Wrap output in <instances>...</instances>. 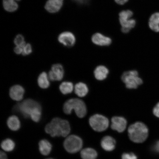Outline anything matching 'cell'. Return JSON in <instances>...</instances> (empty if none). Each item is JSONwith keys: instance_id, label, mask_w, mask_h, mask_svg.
<instances>
[{"instance_id": "22", "label": "cell", "mask_w": 159, "mask_h": 159, "mask_svg": "<svg viewBox=\"0 0 159 159\" xmlns=\"http://www.w3.org/2000/svg\"><path fill=\"white\" fill-rule=\"evenodd\" d=\"M4 9L10 12H13L17 11L19 5L17 2L13 0H3Z\"/></svg>"}, {"instance_id": "32", "label": "cell", "mask_w": 159, "mask_h": 159, "mask_svg": "<svg viewBox=\"0 0 159 159\" xmlns=\"http://www.w3.org/2000/svg\"><path fill=\"white\" fill-rule=\"evenodd\" d=\"M153 112L155 116L159 118V102L154 107Z\"/></svg>"}, {"instance_id": "29", "label": "cell", "mask_w": 159, "mask_h": 159, "mask_svg": "<svg viewBox=\"0 0 159 159\" xmlns=\"http://www.w3.org/2000/svg\"><path fill=\"white\" fill-rule=\"evenodd\" d=\"M122 159H137V156L133 153H125L122 155Z\"/></svg>"}, {"instance_id": "9", "label": "cell", "mask_w": 159, "mask_h": 159, "mask_svg": "<svg viewBox=\"0 0 159 159\" xmlns=\"http://www.w3.org/2000/svg\"><path fill=\"white\" fill-rule=\"evenodd\" d=\"M64 70L62 65L60 64L53 65L49 72V79L52 81H60L64 77Z\"/></svg>"}, {"instance_id": "34", "label": "cell", "mask_w": 159, "mask_h": 159, "mask_svg": "<svg viewBox=\"0 0 159 159\" xmlns=\"http://www.w3.org/2000/svg\"><path fill=\"white\" fill-rule=\"evenodd\" d=\"M128 0H115L117 3L119 5H123L126 3Z\"/></svg>"}, {"instance_id": "37", "label": "cell", "mask_w": 159, "mask_h": 159, "mask_svg": "<svg viewBox=\"0 0 159 159\" xmlns=\"http://www.w3.org/2000/svg\"><path fill=\"white\" fill-rule=\"evenodd\" d=\"M54 159L51 158H48V159Z\"/></svg>"}, {"instance_id": "27", "label": "cell", "mask_w": 159, "mask_h": 159, "mask_svg": "<svg viewBox=\"0 0 159 159\" xmlns=\"http://www.w3.org/2000/svg\"><path fill=\"white\" fill-rule=\"evenodd\" d=\"M16 46H21L26 44L25 41V38L23 35L18 34L16 36L14 41Z\"/></svg>"}, {"instance_id": "6", "label": "cell", "mask_w": 159, "mask_h": 159, "mask_svg": "<svg viewBox=\"0 0 159 159\" xmlns=\"http://www.w3.org/2000/svg\"><path fill=\"white\" fill-rule=\"evenodd\" d=\"M133 15L132 11L130 10L122 11L119 13V21L122 26L121 30L123 33H129L136 25V20L131 19Z\"/></svg>"}, {"instance_id": "15", "label": "cell", "mask_w": 159, "mask_h": 159, "mask_svg": "<svg viewBox=\"0 0 159 159\" xmlns=\"http://www.w3.org/2000/svg\"><path fill=\"white\" fill-rule=\"evenodd\" d=\"M116 142L112 137L106 136L102 139L101 142V146L104 150L111 152L114 150Z\"/></svg>"}, {"instance_id": "2", "label": "cell", "mask_w": 159, "mask_h": 159, "mask_svg": "<svg viewBox=\"0 0 159 159\" xmlns=\"http://www.w3.org/2000/svg\"><path fill=\"white\" fill-rule=\"evenodd\" d=\"M128 131L129 138L134 143L143 142L148 136V129L142 122H137L131 125Z\"/></svg>"}, {"instance_id": "10", "label": "cell", "mask_w": 159, "mask_h": 159, "mask_svg": "<svg viewBox=\"0 0 159 159\" xmlns=\"http://www.w3.org/2000/svg\"><path fill=\"white\" fill-rule=\"evenodd\" d=\"M58 40L61 44L67 47H73L76 41L74 35L68 31L61 33L59 35Z\"/></svg>"}, {"instance_id": "19", "label": "cell", "mask_w": 159, "mask_h": 159, "mask_svg": "<svg viewBox=\"0 0 159 159\" xmlns=\"http://www.w3.org/2000/svg\"><path fill=\"white\" fill-rule=\"evenodd\" d=\"M9 128L11 130L17 131L20 128V122L18 117L13 115L9 117L7 122Z\"/></svg>"}, {"instance_id": "13", "label": "cell", "mask_w": 159, "mask_h": 159, "mask_svg": "<svg viewBox=\"0 0 159 159\" xmlns=\"http://www.w3.org/2000/svg\"><path fill=\"white\" fill-rule=\"evenodd\" d=\"M64 0H48L45 8L48 12L54 13L58 12L62 7Z\"/></svg>"}, {"instance_id": "33", "label": "cell", "mask_w": 159, "mask_h": 159, "mask_svg": "<svg viewBox=\"0 0 159 159\" xmlns=\"http://www.w3.org/2000/svg\"><path fill=\"white\" fill-rule=\"evenodd\" d=\"M73 1L79 4L83 5L88 3L89 0H73Z\"/></svg>"}, {"instance_id": "8", "label": "cell", "mask_w": 159, "mask_h": 159, "mask_svg": "<svg viewBox=\"0 0 159 159\" xmlns=\"http://www.w3.org/2000/svg\"><path fill=\"white\" fill-rule=\"evenodd\" d=\"M89 124L93 130L101 132L108 128L109 120L108 118L102 115L95 114L89 118Z\"/></svg>"}, {"instance_id": "30", "label": "cell", "mask_w": 159, "mask_h": 159, "mask_svg": "<svg viewBox=\"0 0 159 159\" xmlns=\"http://www.w3.org/2000/svg\"><path fill=\"white\" fill-rule=\"evenodd\" d=\"M25 44L16 46L14 48V50L16 54H21V53H22L24 48Z\"/></svg>"}, {"instance_id": "23", "label": "cell", "mask_w": 159, "mask_h": 159, "mask_svg": "<svg viewBox=\"0 0 159 159\" xmlns=\"http://www.w3.org/2000/svg\"><path fill=\"white\" fill-rule=\"evenodd\" d=\"M81 156L83 159H96L97 153L94 149L90 148H86L81 151Z\"/></svg>"}, {"instance_id": "7", "label": "cell", "mask_w": 159, "mask_h": 159, "mask_svg": "<svg viewBox=\"0 0 159 159\" xmlns=\"http://www.w3.org/2000/svg\"><path fill=\"white\" fill-rule=\"evenodd\" d=\"M63 146L67 152L70 153H75L82 148L83 141L79 137L72 135L65 139Z\"/></svg>"}, {"instance_id": "11", "label": "cell", "mask_w": 159, "mask_h": 159, "mask_svg": "<svg viewBox=\"0 0 159 159\" xmlns=\"http://www.w3.org/2000/svg\"><path fill=\"white\" fill-rule=\"evenodd\" d=\"M111 128L113 130L121 133L124 132L126 128L127 121L124 117L114 116L111 119Z\"/></svg>"}, {"instance_id": "20", "label": "cell", "mask_w": 159, "mask_h": 159, "mask_svg": "<svg viewBox=\"0 0 159 159\" xmlns=\"http://www.w3.org/2000/svg\"><path fill=\"white\" fill-rule=\"evenodd\" d=\"M149 25L152 30L159 32V13H156L151 16L149 21Z\"/></svg>"}, {"instance_id": "25", "label": "cell", "mask_w": 159, "mask_h": 159, "mask_svg": "<svg viewBox=\"0 0 159 159\" xmlns=\"http://www.w3.org/2000/svg\"><path fill=\"white\" fill-rule=\"evenodd\" d=\"M15 144L11 139H7L2 142L1 147L3 150L7 152H11L15 149Z\"/></svg>"}, {"instance_id": "35", "label": "cell", "mask_w": 159, "mask_h": 159, "mask_svg": "<svg viewBox=\"0 0 159 159\" xmlns=\"http://www.w3.org/2000/svg\"><path fill=\"white\" fill-rule=\"evenodd\" d=\"M0 159H7V155L4 152L1 151L0 153Z\"/></svg>"}, {"instance_id": "31", "label": "cell", "mask_w": 159, "mask_h": 159, "mask_svg": "<svg viewBox=\"0 0 159 159\" xmlns=\"http://www.w3.org/2000/svg\"><path fill=\"white\" fill-rule=\"evenodd\" d=\"M152 150L157 153H159V140L155 143L152 147Z\"/></svg>"}, {"instance_id": "28", "label": "cell", "mask_w": 159, "mask_h": 159, "mask_svg": "<svg viewBox=\"0 0 159 159\" xmlns=\"http://www.w3.org/2000/svg\"><path fill=\"white\" fill-rule=\"evenodd\" d=\"M32 47L30 43L26 44L24 48L22 55L24 56L28 55L32 52Z\"/></svg>"}, {"instance_id": "18", "label": "cell", "mask_w": 159, "mask_h": 159, "mask_svg": "<svg viewBox=\"0 0 159 159\" xmlns=\"http://www.w3.org/2000/svg\"><path fill=\"white\" fill-rule=\"evenodd\" d=\"M74 89L75 94L80 97H84L89 92L88 87L82 82H79L75 84Z\"/></svg>"}, {"instance_id": "1", "label": "cell", "mask_w": 159, "mask_h": 159, "mask_svg": "<svg viewBox=\"0 0 159 159\" xmlns=\"http://www.w3.org/2000/svg\"><path fill=\"white\" fill-rule=\"evenodd\" d=\"M70 129L68 121L58 118H53L45 128L46 132L52 137H66Z\"/></svg>"}, {"instance_id": "17", "label": "cell", "mask_w": 159, "mask_h": 159, "mask_svg": "<svg viewBox=\"0 0 159 159\" xmlns=\"http://www.w3.org/2000/svg\"><path fill=\"white\" fill-rule=\"evenodd\" d=\"M52 146L47 140H42L39 143V149L41 153L43 156H48L51 152Z\"/></svg>"}, {"instance_id": "4", "label": "cell", "mask_w": 159, "mask_h": 159, "mask_svg": "<svg viewBox=\"0 0 159 159\" xmlns=\"http://www.w3.org/2000/svg\"><path fill=\"white\" fill-rule=\"evenodd\" d=\"M41 107L37 101L29 99L16 105L13 109L15 112L20 113L25 118H29L35 109Z\"/></svg>"}, {"instance_id": "36", "label": "cell", "mask_w": 159, "mask_h": 159, "mask_svg": "<svg viewBox=\"0 0 159 159\" xmlns=\"http://www.w3.org/2000/svg\"><path fill=\"white\" fill-rule=\"evenodd\" d=\"M13 1H14L16 2H17V1H21V0H13Z\"/></svg>"}, {"instance_id": "26", "label": "cell", "mask_w": 159, "mask_h": 159, "mask_svg": "<svg viewBox=\"0 0 159 159\" xmlns=\"http://www.w3.org/2000/svg\"><path fill=\"white\" fill-rule=\"evenodd\" d=\"M41 117V107L35 109L32 113L30 118L35 122H39Z\"/></svg>"}, {"instance_id": "5", "label": "cell", "mask_w": 159, "mask_h": 159, "mask_svg": "<svg viewBox=\"0 0 159 159\" xmlns=\"http://www.w3.org/2000/svg\"><path fill=\"white\" fill-rule=\"evenodd\" d=\"M121 79L126 88L130 89H136L143 83L142 80L139 76L138 71L135 70L125 71Z\"/></svg>"}, {"instance_id": "16", "label": "cell", "mask_w": 159, "mask_h": 159, "mask_svg": "<svg viewBox=\"0 0 159 159\" xmlns=\"http://www.w3.org/2000/svg\"><path fill=\"white\" fill-rule=\"evenodd\" d=\"M109 73V70L106 67L102 65L99 66L95 69L94 75L97 80H103L106 79Z\"/></svg>"}, {"instance_id": "24", "label": "cell", "mask_w": 159, "mask_h": 159, "mask_svg": "<svg viewBox=\"0 0 159 159\" xmlns=\"http://www.w3.org/2000/svg\"><path fill=\"white\" fill-rule=\"evenodd\" d=\"M74 89V85L73 83L69 81H65L61 83L59 86L61 92L64 95H66L72 92Z\"/></svg>"}, {"instance_id": "14", "label": "cell", "mask_w": 159, "mask_h": 159, "mask_svg": "<svg viewBox=\"0 0 159 159\" xmlns=\"http://www.w3.org/2000/svg\"><path fill=\"white\" fill-rule=\"evenodd\" d=\"M91 39L95 44L101 46H108L112 43L110 38L99 33L95 34L93 35Z\"/></svg>"}, {"instance_id": "21", "label": "cell", "mask_w": 159, "mask_h": 159, "mask_svg": "<svg viewBox=\"0 0 159 159\" xmlns=\"http://www.w3.org/2000/svg\"><path fill=\"white\" fill-rule=\"evenodd\" d=\"M49 78L47 73L43 72L41 73L38 79V83L40 88L47 89L50 86Z\"/></svg>"}, {"instance_id": "3", "label": "cell", "mask_w": 159, "mask_h": 159, "mask_svg": "<svg viewBox=\"0 0 159 159\" xmlns=\"http://www.w3.org/2000/svg\"><path fill=\"white\" fill-rule=\"evenodd\" d=\"M73 110L77 116L83 118L86 115L87 109L84 101L78 98H72L66 101L63 107V110L65 114L70 115Z\"/></svg>"}, {"instance_id": "12", "label": "cell", "mask_w": 159, "mask_h": 159, "mask_svg": "<svg viewBox=\"0 0 159 159\" xmlns=\"http://www.w3.org/2000/svg\"><path fill=\"white\" fill-rule=\"evenodd\" d=\"M25 93V89L22 86L16 85H13L10 89L9 95L13 100L19 101L23 99Z\"/></svg>"}]
</instances>
